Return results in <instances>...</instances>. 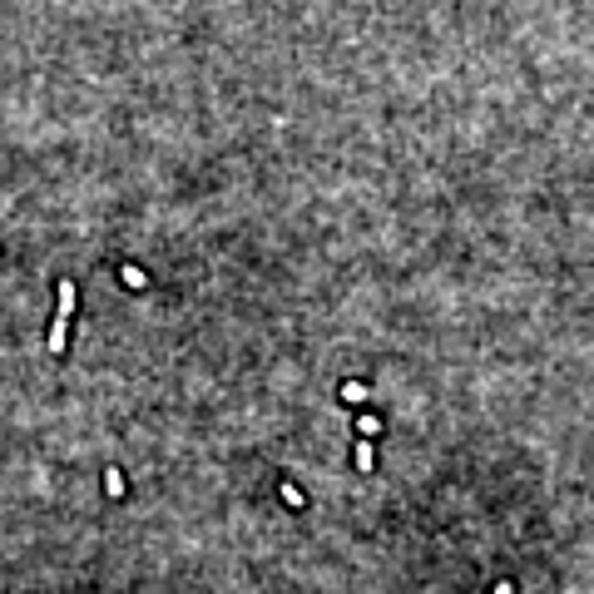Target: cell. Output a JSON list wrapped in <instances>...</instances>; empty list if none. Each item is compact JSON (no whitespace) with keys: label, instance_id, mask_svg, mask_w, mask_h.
<instances>
[{"label":"cell","instance_id":"cell-1","mask_svg":"<svg viewBox=\"0 0 594 594\" xmlns=\"http://www.w3.org/2000/svg\"><path fill=\"white\" fill-rule=\"evenodd\" d=\"M70 307H75V283H60V317H55V337L50 347L65 352V322H70Z\"/></svg>","mask_w":594,"mask_h":594},{"label":"cell","instance_id":"cell-2","mask_svg":"<svg viewBox=\"0 0 594 594\" xmlns=\"http://www.w3.org/2000/svg\"><path fill=\"white\" fill-rule=\"evenodd\" d=\"M495 594H511V584H495Z\"/></svg>","mask_w":594,"mask_h":594}]
</instances>
